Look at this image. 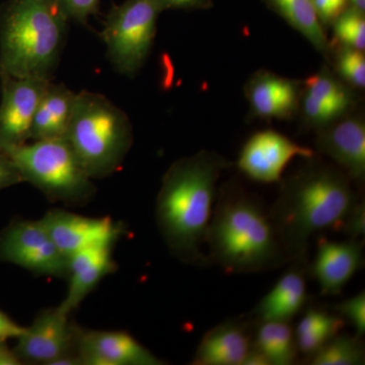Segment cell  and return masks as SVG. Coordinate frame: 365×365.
<instances>
[{
    "label": "cell",
    "instance_id": "1",
    "mask_svg": "<svg viewBox=\"0 0 365 365\" xmlns=\"http://www.w3.org/2000/svg\"><path fill=\"white\" fill-rule=\"evenodd\" d=\"M232 163L215 151L200 150L176 160L165 172L155 217L173 256L189 265H207L203 253L216 198V185Z\"/></svg>",
    "mask_w": 365,
    "mask_h": 365
},
{
    "label": "cell",
    "instance_id": "2",
    "mask_svg": "<svg viewBox=\"0 0 365 365\" xmlns=\"http://www.w3.org/2000/svg\"><path fill=\"white\" fill-rule=\"evenodd\" d=\"M283 182L270 217L288 261L307 264L309 241L326 230H338L359 202L352 181L339 167L309 158Z\"/></svg>",
    "mask_w": 365,
    "mask_h": 365
},
{
    "label": "cell",
    "instance_id": "3",
    "mask_svg": "<svg viewBox=\"0 0 365 365\" xmlns=\"http://www.w3.org/2000/svg\"><path fill=\"white\" fill-rule=\"evenodd\" d=\"M208 264L230 273L273 270L288 258L260 201L237 185L218 192L206 235Z\"/></svg>",
    "mask_w": 365,
    "mask_h": 365
},
{
    "label": "cell",
    "instance_id": "4",
    "mask_svg": "<svg viewBox=\"0 0 365 365\" xmlns=\"http://www.w3.org/2000/svg\"><path fill=\"white\" fill-rule=\"evenodd\" d=\"M68 21L56 0H9L0 9V74L51 79Z\"/></svg>",
    "mask_w": 365,
    "mask_h": 365
},
{
    "label": "cell",
    "instance_id": "5",
    "mask_svg": "<svg viewBox=\"0 0 365 365\" xmlns=\"http://www.w3.org/2000/svg\"><path fill=\"white\" fill-rule=\"evenodd\" d=\"M91 179L111 176L133 144V127L123 110L105 96L76 93L64 137Z\"/></svg>",
    "mask_w": 365,
    "mask_h": 365
},
{
    "label": "cell",
    "instance_id": "6",
    "mask_svg": "<svg viewBox=\"0 0 365 365\" xmlns=\"http://www.w3.org/2000/svg\"><path fill=\"white\" fill-rule=\"evenodd\" d=\"M0 150L16 163L24 182L32 184L53 202L83 205L95 195L93 179L66 138L32 140Z\"/></svg>",
    "mask_w": 365,
    "mask_h": 365
},
{
    "label": "cell",
    "instance_id": "7",
    "mask_svg": "<svg viewBox=\"0 0 365 365\" xmlns=\"http://www.w3.org/2000/svg\"><path fill=\"white\" fill-rule=\"evenodd\" d=\"M155 0H126L113 7L102 38L112 66L125 76H134L150 56L157 34L158 14Z\"/></svg>",
    "mask_w": 365,
    "mask_h": 365
},
{
    "label": "cell",
    "instance_id": "8",
    "mask_svg": "<svg viewBox=\"0 0 365 365\" xmlns=\"http://www.w3.org/2000/svg\"><path fill=\"white\" fill-rule=\"evenodd\" d=\"M0 262L37 275L67 278L68 258L39 220H19L0 232Z\"/></svg>",
    "mask_w": 365,
    "mask_h": 365
},
{
    "label": "cell",
    "instance_id": "9",
    "mask_svg": "<svg viewBox=\"0 0 365 365\" xmlns=\"http://www.w3.org/2000/svg\"><path fill=\"white\" fill-rule=\"evenodd\" d=\"M69 316L60 306L41 312L16 338L14 350L21 361L56 365L67 357H78L79 328Z\"/></svg>",
    "mask_w": 365,
    "mask_h": 365
},
{
    "label": "cell",
    "instance_id": "10",
    "mask_svg": "<svg viewBox=\"0 0 365 365\" xmlns=\"http://www.w3.org/2000/svg\"><path fill=\"white\" fill-rule=\"evenodd\" d=\"M297 157L309 160L316 157V153L284 134L269 129L250 137L242 146L237 165L253 181L273 184L281 182L285 168Z\"/></svg>",
    "mask_w": 365,
    "mask_h": 365
},
{
    "label": "cell",
    "instance_id": "11",
    "mask_svg": "<svg viewBox=\"0 0 365 365\" xmlns=\"http://www.w3.org/2000/svg\"><path fill=\"white\" fill-rule=\"evenodd\" d=\"M0 148L21 145L31 138L34 116L51 79L0 74Z\"/></svg>",
    "mask_w": 365,
    "mask_h": 365
},
{
    "label": "cell",
    "instance_id": "12",
    "mask_svg": "<svg viewBox=\"0 0 365 365\" xmlns=\"http://www.w3.org/2000/svg\"><path fill=\"white\" fill-rule=\"evenodd\" d=\"M356 105L353 88L328 66L322 67L302 83L299 112L307 128L319 130L354 111Z\"/></svg>",
    "mask_w": 365,
    "mask_h": 365
},
{
    "label": "cell",
    "instance_id": "13",
    "mask_svg": "<svg viewBox=\"0 0 365 365\" xmlns=\"http://www.w3.org/2000/svg\"><path fill=\"white\" fill-rule=\"evenodd\" d=\"M41 222L61 253L67 258L101 244H115L121 235V225L110 217H88L63 209L48 211Z\"/></svg>",
    "mask_w": 365,
    "mask_h": 365
},
{
    "label": "cell",
    "instance_id": "14",
    "mask_svg": "<svg viewBox=\"0 0 365 365\" xmlns=\"http://www.w3.org/2000/svg\"><path fill=\"white\" fill-rule=\"evenodd\" d=\"M316 148L339 165L352 182L365 178V121L354 111L317 130Z\"/></svg>",
    "mask_w": 365,
    "mask_h": 365
},
{
    "label": "cell",
    "instance_id": "15",
    "mask_svg": "<svg viewBox=\"0 0 365 365\" xmlns=\"http://www.w3.org/2000/svg\"><path fill=\"white\" fill-rule=\"evenodd\" d=\"M81 365H163L165 362L124 331H86L79 328Z\"/></svg>",
    "mask_w": 365,
    "mask_h": 365
},
{
    "label": "cell",
    "instance_id": "16",
    "mask_svg": "<svg viewBox=\"0 0 365 365\" xmlns=\"http://www.w3.org/2000/svg\"><path fill=\"white\" fill-rule=\"evenodd\" d=\"M364 241L348 239L329 241L321 237L312 264V275L326 297L342 294L346 285L364 266Z\"/></svg>",
    "mask_w": 365,
    "mask_h": 365
},
{
    "label": "cell",
    "instance_id": "17",
    "mask_svg": "<svg viewBox=\"0 0 365 365\" xmlns=\"http://www.w3.org/2000/svg\"><path fill=\"white\" fill-rule=\"evenodd\" d=\"M302 83L259 71L249 78L245 93L255 116L264 120H290L299 112Z\"/></svg>",
    "mask_w": 365,
    "mask_h": 365
},
{
    "label": "cell",
    "instance_id": "18",
    "mask_svg": "<svg viewBox=\"0 0 365 365\" xmlns=\"http://www.w3.org/2000/svg\"><path fill=\"white\" fill-rule=\"evenodd\" d=\"M113 247L114 244L96 245L69 257L68 290L66 299L59 304L66 313L71 314L78 309L100 281L114 272Z\"/></svg>",
    "mask_w": 365,
    "mask_h": 365
},
{
    "label": "cell",
    "instance_id": "19",
    "mask_svg": "<svg viewBox=\"0 0 365 365\" xmlns=\"http://www.w3.org/2000/svg\"><path fill=\"white\" fill-rule=\"evenodd\" d=\"M253 346L250 322L230 319L204 335L192 364L195 365H242Z\"/></svg>",
    "mask_w": 365,
    "mask_h": 365
},
{
    "label": "cell",
    "instance_id": "20",
    "mask_svg": "<svg viewBox=\"0 0 365 365\" xmlns=\"http://www.w3.org/2000/svg\"><path fill=\"white\" fill-rule=\"evenodd\" d=\"M272 289L258 302L253 312L256 322H288L306 307L309 294L306 276L307 264L294 263Z\"/></svg>",
    "mask_w": 365,
    "mask_h": 365
},
{
    "label": "cell",
    "instance_id": "21",
    "mask_svg": "<svg viewBox=\"0 0 365 365\" xmlns=\"http://www.w3.org/2000/svg\"><path fill=\"white\" fill-rule=\"evenodd\" d=\"M76 93L64 85L48 83L34 116L30 140L64 138Z\"/></svg>",
    "mask_w": 365,
    "mask_h": 365
},
{
    "label": "cell",
    "instance_id": "22",
    "mask_svg": "<svg viewBox=\"0 0 365 365\" xmlns=\"http://www.w3.org/2000/svg\"><path fill=\"white\" fill-rule=\"evenodd\" d=\"M265 2L269 9L306 38L319 54L330 58L332 44L319 23L313 0H265Z\"/></svg>",
    "mask_w": 365,
    "mask_h": 365
},
{
    "label": "cell",
    "instance_id": "23",
    "mask_svg": "<svg viewBox=\"0 0 365 365\" xmlns=\"http://www.w3.org/2000/svg\"><path fill=\"white\" fill-rule=\"evenodd\" d=\"M346 322L337 314L317 307L307 309L294 331L299 354L307 360L344 328Z\"/></svg>",
    "mask_w": 365,
    "mask_h": 365
},
{
    "label": "cell",
    "instance_id": "24",
    "mask_svg": "<svg viewBox=\"0 0 365 365\" xmlns=\"http://www.w3.org/2000/svg\"><path fill=\"white\" fill-rule=\"evenodd\" d=\"M253 346L272 365L294 364L299 355L294 331L288 322H256Z\"/></svg>",
    "mask_w": 365,
    "mask_h": 365
},
{
    "label": "cell",
    "instance_id": "25",
    "mask_svg": "<svg viewBox=\"0 0 365 365\" xmlns=\"http://www.w3.org/2000/svg\"><path fill=\"white\" fill-rule=\"evenodd\" d=\"M313 365L364 364V343L360 336L337 334L311 357Z\"/></svg>",
    "mask_w": 365,
    "mask_h": 365
},
{
    "label": "cell",
    "instance_id": "26",
    "mask_svg": "<svg viewBox=\"0 0 365 365\" xmlns=\"http://www.w3.org/2000/svg\"><path fill=\"white\" fill-rule=\"evenodd\" d=\"M334 73L353 88L364 90L365 86L364 51L338 45L332 49Z\"/></svg>",
    "mask_w": 365,
    "mask_h": 365
},
{
    "label": "cell",
    "instance_id": "27",
    "mask_svg": "<svg viewBox=\"0 0 365 365\" xmlns=\"http://www.w3.org/2000/svg\"><path fill=\"white\" fill-rule=\"evenodd\" d=\"M334 39L338 45L354 49H365V16L364 11L350 6L333 23Z\"/></svg>",
    "mask_w": 365,
    "mask_h": 365
},
{
    "label": "cell",
    "instance_id": "28",
    "mask_svg": "<svg viewBox=\"0 0 365 365\" xmlns=\"http://www.w3.org/2000/svg\"><path fill=\"white\" fill-rule=\"evenodd\" d=\"M338 316L349 322L354 328L356 335L362 336L365 333V294L364 292L355 294L354 297L343 300L333 307Z\"/></svg>",
    "mask_w": 365,
    "mask_h": 365
},
{
    "label": "cell",
    "instance_id": "29",
    "mask_svg": "<svg viewBox=\"0 0 365 365\" xmlns=\"http://www.w3.org/2000/svg\"><path fill=\"white\" fill-rule=\"evenodd\" d=\"M102 0H56L69 21L86 24L91 16L97 13Z\"/></svg>",
    "mask_w": 365,
    "mask_h": 365
},
{
    "label": "cell",
    "instance_id": "30",
    "mask_svg": "<svg viewBox=\"0 0 365 365\" xmlns=\"http://www.w3.org/2000/svg\"><path fill=\"white\" fill-rule=\"evenodd\" d=\"M337 232H343L349 239H359L365 234V205L364 201L355 204L354 207L346 215Z\"/></svg>",
    "mask_w": 365,
    "mask_h": 365
},
{
    "label": "cell",
    "instance_id": "31",
    "mask_svg": "<svg viewBox=\"0 0 365 365\" xmlns=\"http://www.w3.org/2000/svg\"><path fill=\"white\" fill-rule=\"evenodd\" d=\"M313 4L323 26L333 25L334 21L351 6L349 0H313Z\"/></svg>",
    "mask_w": 365,
    "mask_h": 365
},
{
    "label": "cell",
    "instance_id": "32",
    "mask_svg": "<svg viewBox=\"0 0 365 365\" xmlns=\"http://www.w3.org/2000/svg\"><path fill=\"white\" fill-rule=\"evenodd\" d=\"M24 182L20 170L11 157L0 150V191Z\"/></svg>",
    "mask_w": 365,
    "mask_h": 365
},
{
    "label": "cell",
    "instance_id": "33",
    "mask_svg": "<svg viewBox=\"0 0 365 365\" xmlns=\"http://www.w3.org/2000/svg\"><path fill=\"white\" fill-rule=\"evenodd\" d=\"M160 11L167 9H204L211 6V0H155Z\"/></svg>",
    "mask_w": 365,
    "mask_h": 365
},
{
    "label": "cell",
    "instance_id": "34",
    "mask_svg": "<svg viewBox=\"0 0 365 365\" xmlns=\"http://www.w3.org/2000/svg\"><path fill=\"white\" fill-rule=\"evenodd\" d=\"M25 327L18 325L16 322L0 312V343L9 339H16L23 333Z\"/></svg>",
    "mask_w": 365,
    "mask_h": 365
},
{
    "label": "cell",
    "instance_id": "35",
    "mask_svg": "<svg viewBox=\"0 0 365 365\" xmlns=\"http://www.w3.org/2000/svg\"><path fill=\"white\" fill-rule=\"evenodd\" d=\"M23 364L14 350L9 349L4 342L0 343V365H20Z\"/></svg>",
    "mask_w": 365,
    "mask_h": 365
},
{
    "label": "cell",
    "instance_id": "36",
    "mask_svg": "<svg viewBox=\"0 0 365 365\" xmlns=\"http://www.w3.org/2000/svg\"><path fill=\"white\" fill-rule=\"evenodd\" d=\"M242 365H270L267 359L256 347L252 346L251 350L245 359Z\"/></svg>",
    "mask_w": 365,
    "mask_h": 365
},
{
    "label": "cell",
    "instance_id": "37",
    "mask_svg": "<svg viewBox=\"0 0 365 365\" xmlns=\"http://www.w3.org/2000/svg\"><path fill=\"white\" fill-rule=\"evenodd\" d=\"M350 6L354 9H359V11H365V0H349Z\"/></svg>",
    "mask_w": 365,
    "mask_h": 365
}]
</instances>
